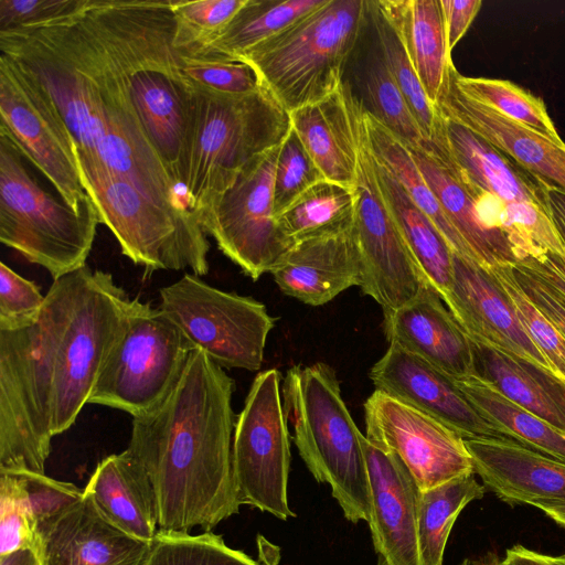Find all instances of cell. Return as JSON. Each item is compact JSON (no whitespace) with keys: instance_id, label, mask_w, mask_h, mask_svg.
I'll return each instance as SVG.
<instances>
[{"instance_id":"obj_1","label":"cell","mask_w":565,"mask_h":565,"mask_svg":"<svg viewBox=\"0 0 565 565\" xmlns=\"http://www.w3.org/2000/svg\"><path fill=\"white\" fill-rule=\"evenodd\" d=\"M131 299L87 265L53 280L39 318L0 330V470L44 473L120 339Z\"/></svg>"},{"instance_id":"obj_2","label":"cell","mask_w":565,"mask_h":565,"mask_svg":"<svg viewBox=\"0 0 565 565\" xmlns=\"http://www.w3.org/2000/svg\"><path fill=\"white\" fill-rule=\"evenodd\" d=\"M0 32L1 54L47 94L74 141L78 171L118 175L153 201L186 209L135 111L124 77L86 15Z\"/></svg>"},{"instance_id":"obj_3","label":"cell","mask_w":565,"mask_h":565,"mask_svg":"<svg viewBox=\"0 0 565 565\" xmlns=\"http://www.w3.org/2000/svg\"><path fill=\"white\" fill-rule=\"evenodd\" d=\"M235 382L194 349L173 387L132 419L128 450L146 470L159 530H211L238 513L232 460Z\"/></svg>"},{"instance_id":"obj_4","label":"cell","mask_w":565,"mask_h":565,"mask_svg":"<svg viewBox=\"0 0 565 565\" xmlns=\"http://www.w3.org/2000/svg\"><path fill=\"white\" fill-rule=\"evenodd\" d=\"M85 12L124 77L146 137L184 194L191 86L173 46L170 0H87Z\"/></svg>"},{"instance_id":"obj_5","label":"cell","mask_w":565,"mask_h":565,"mask_svg":"<svg viewBox=\"0 0 565 565\" xmlns=\"http://www.w3.org/2000/svg\"><path fill=\"white\" fill-rule=\"evenodd\" d=\"M190 86L184 193L186 205L198 220L249 163L282 143L291 120L264 86L241 96Z\"/></svg>"},{"instance_id":"obj_6","label":"cell","mask_w":565,"mask_h":565,"mask_svg":"<svg viewBox=\"0 0 565 565\" xmlns=\"http://www.w3.org/2000/svg\"><path fill=\"white\" fill-rule=\"evenodd\" d=\"M284 409L294 441L313 478L331 488L347 520L371 518L364 435L342 398L334 370L324 363L292 366L284 381Z\"/></svg>"},{"instance_id":"obj_7","label":"cell","mask_w":565,"mask_h":565,"mask_svg":"<svg viewBox=\"0 0 565 565\" xmlns=\"http://www.w3.org/2000/svg\"><path fill=\"white\" fill-rule=\"evenodd\" d=\"M367 8L369 0H327L238 61L256 71L288 113L321 102L344 85Z\"/></svg>"},{"instance_id":"obj_8","label":"cell","mask_w":565,"mask_h":565,"mask_svg":"<svg viewBox=\"0 0 565 565\" xmlns=\"http://www.w3.org/2000/svg\"><path fill=\"white\" fill-rule=\"evenodd\" d=\"M23 158L0 132V241L56 279L86 266L99 216L90 199L76 211L46 192Z\"/></svg>"},{"instance_id":"obj_9","label":"cell","mask_w":565,"mask_h":565,"mask_svg":"<svg viewBox=\"0 0 565 565\" xmlns=\"http://www.w3.org/2000/svg\"><path fill=\"white\" fill-rule=\"evenodd\" d=\"M99 222L117 239L121 253L149 270L209 271L210 244L190 210L164 206L129 181L108 173H79Z\"/></svg>"},{"instance_id":"obj_10","label":"cell","mask_w":565,"mask_h":565,"mask_svg":"<svg viewBox=\"0 0 565 565\" xmlns=\"http://www.w3.org/2000/svg\"><path fill=\"white\" fill-rule=\"evenodd\" d=\"M193 345L160 309L131 299L125 330L109 354L88 404L128 413L154 408L181 375Z\"/></svg>"},{"instance_id":"obj_11","label":"cell","mask_w":565,"mask_h":565,"mask_svg":"<svg viewBox=\"0 0 565 565\" xmlns=\"http://www.w3.org/2000/svg\"><path fill=\"white\" fill-rule=\"evenodd\" d=\"M159 308L179 327L194 349L221 367L257 371L275 324L265 305L228 292L185 273L159 290Z\"/></svg>"},{"instance_id":"obj_12","label":"cell","mask_w":565,"mask_h":565,"mask_svg":"<svg viewBox=\"0 0 565 565\" xmlns=\"http://www.w3.org/2000/svg\"><path fill=\"white\" fill-rule=\"evenodd\" d=\"M232 460L241 504L284 521L296 515L288 502L291 452L276 369L260 372L252 383L236 419Z\"/></svg>"},{"instance_id":"obj_13","label":"cell","mask_w":565,"mask_h":565,"mask_svg":"<svg viewBox=\"0 0 565 565\" xmlns=\"http://www.w3.org/2000/svg\"><path fill=\"white\" fill-rule=\"evenodd\" d=\"M354 233L361 259L362 291L373 298L383 312L401 308L429 284L404 239L382 193L374 156L363 122L358 134V166Z\"/></svg>"},{"instance_id":"obj_14","label":"cell","mask_w":565,"mask_h":565,"mask_svg":"<svg viewBox=\"0 0 565 565\" xmlns=\"http://www.w3.org/2000/svg\"><path fill=\"white\" fill-rule=\"evenodd\" d=\"M279 147L249 163L214 205L198 217L218 249L253 280L270 273L294 245L279 228L274 212Z\"/></svg>"},{"instance_id":"obj_15","label":"cell","mask_w":565,"mask_h":565,"mask_svg":"<svg viewBox=\"0 0 565 565\" xmlns=\"http://www.w3.org/2000/svg\"><path fill=\"white\" fill-rule=\"evenodd\" d=\"M0 132L36 167L70 206L82 210L86 194L71 134L42 87L7 56H0Z\"/></svg>"},{"instance_id":"obj_16","label":"cell","mask_w":565,"mask_h":565,"mask_svg":"<svg viewBox=\"0 0 565 565\" xmlns=\"http://www.w3.org/2000/svg\"><path fill=\"white\" fill-rule=\"evenodd\" d=\"M364 412L365 437L396 455L420 491L475 473L465 439L444 423L377 390Z\"/></svg>"},{"instance_id":"obj_17","label":"cell","mask_w":565,"mask_h":565,"mask_svg":"<svg viewBox=\"0 0 565 565\" xmlns=\"http://www.w3.org/2000/svg\"><path fill=\"white\" fill-rule=\"evenodd\" d=\"M444 302L471 342L516 358L556 379L500 287L477 262L452 254V282Z\"/></svg>"},{"instance_id":"obj_18","label":"cell","mask_w":565,"mask_h":565,"mask_svg":"<svg viewBox=\"0 0 565 565\" xmlns=\"http://www.w3.org/2000/svg\"><path fill=\"white\" fill-rule=\"evenodd\" d=\"M381 391L444 423L463 439L502 438L467 401L452 377L424 359L390 343L370 371Z\"/></svg>"},{"instance_id":"obj_19","label":"cell","mask_w":565,"mask_h":565,"mask_svg":"<svg viewBox=\"0 0 565 565\" xmlns=\"http://www.w3.org/2000/svg\"><path fill=\"white\" fill-rule=\"evenodd\" d=\"M371 489L372 542L380 565H420L419 488L396 455L363 437Z\"/></svg>"},{"instance_id":"obj_20","label":"cell","mask_w":565,"mask_h":565,"mask_svg":"<svg viewBox=\"0 0 565 565\" xmlns=\"http://www.w3.org/2000/svg\"><path fill=\"white\" fill-rule=\"evenodd\" d=\"M435 109L484 138L543 185L565 193L564 141H554L466 96L454 85L449 72Z\"/></svg>"},{"instance_id":"obj_21","label":"cell","mask_w":565,"mask_h":565,"mask_svg":"<svg viewBox=\"0 0 565 565\" xmlns=\"http://www.w3.org/2000/svg\"><path fill=\"white\" fill-rule=\"evenodd\" d=\"M405 146L475 260L484 269L515 264L512 247L497 220L500 202L473 192L428 141Z\"/></svg>"},{"instance_id":"obj_22","label":"cell","mask_w":565,"mask_h":565,"mask_svg":"<svg viewBox=\"0 0 565 565\" xmlns=\"http://www.w3.org/2000/svg\"><path fill=\"white\" fill-rule=\"evenodd\" d=\"M428 143L477 194L502 204L527 201L546 206L545 185L484 138L438 111Z\"/></svg>"},{"instance_id":"obj_23","label":"cell","mask_w":565,"mask_h":565,"mask_svg":"<svg viewBox=\"0 0 565 565\" xmlns=\"http://www.w3.org/2000/svg\"><path fill=\"white\" fill-rule=\"evenodd\" d=\"M39 540L42 565H146L151 551V542L117 527L85 493Z\"/></svg>"},{"instance_id":"obj_24","label":"cell","mask_w":565,"mask_h":565,"mask_svg":"<svg viewBox=\"0 0 565 565\" xmlns=\"http://www.w3.org/2000/svg\"><path fill=\"white\" fill-rule=\"evenodd\" d=\"M384 331L390 343L452 379L477 374L472 342L430 284L401 308L384 312Z\"/></svg>"},{"instance_id":"obj_25","label":"cell","mask_w":565,"mask_h":565,"mask_svg":"<svg viewBox=\"0 0 565 565\" xmlns=\"http://www.w3.org/2000/svg\"><path fill=\"white\" fill-rule=\"evenodd\" d=\"M473 472L509 504L565 500V462L507 438L465 439Z\"/></svg>"},{"instance_id":"obj_26","label":"cell","mask_w":565,"mask_h":565,"mask_svg":"<svg viewBox=\"0 0 565 565\" xmlns=\"http://www.w3.org/2000/svg\"><path fill=\"white\" fill-rule=\"evenodd\" d=\"M280 290L301 302L321 306L361 285L354 225L341 233L295 243L270 270Z\"/></svg>"},{"instance_id":"obj_27","label":"cell","mask_w":565,"mask_h":565,"mask_svg":"<svg viewBox=\"0 0 565 565\" xmlns=\"http://www.w3.org/2000/svg\"><path fill=\"white\" fill-rule=\"evenodd\" d=\"M362 107L343 85L328 98L289 113L292 129L329 181L354 186Z\"/></svg>"},{"instance_id":"obj_28","label":"cell","mask_w":565,"mask_h":565,"mask_svg":"<svg viewBox=\"0 0 565 565\" xmlns=\"http://www.w3.org/2000/svg\"><path fill=\"white\" fill-rule=\"evenodd\" d=\"M84 493L117 527L152 542L159 530L156 493L146 470L128 449L104 458Z\"/></svg>"},{"instance_id":"obj_29","label":"cell","mask_w":565,"mask_h":565,"mask_svg":"<svg viewBox=\"0 0 565 565\" xmlns=\"http://www.w3.org/2000/svg\"><path fill=\"white\" fill-rule=\"evenodd\" d=\"M396 24L423 89L435 107L454 65L440 0H381Z\"/></svg>"},{"instance_id":"obj_30","label":"cell","mask_w":565,"mask_h":565,"mask_svg":"<svg viewBox=\"0 0 565 565\" xmlns=\"http://www.w3.org/2000/svg\"><path fill=\"white\" fill-rule=\"evenodd\" d=\"M477 374L504 396L565 433V385L530 364L473 343Z\"/></svg>"},{"instance_id":"obj_31","label":"cell","mask_w":565,"mask_h":565,"mask_svg":"<svg viewBox=\"0 0 565 565\" xmlns=\"http://www.w3.org/2000/svg\"><path fill=\"white\" fill-rule=\"evenodd\" d=\"M374 160L382 193L409 252L426 280L444 301L452 282L454 250L435 223L413 202L397 180Z\"/></svg>"},{"instance_id":"obj_32","label":"cell","mask_w":565,"mask_h":565,"mask_svg":"<svg viewBox=\"0 0 565 565\" xmlns=\"http://www.w3.org/2000/svg\"><path fill=\"white\" fill-rule=\"evenodd\" d=\"M454 381L477 413L502 438L565 462V433L509 399L479 374Z\"/></svg>"},{"instance_id":"obj_33","label":"cell","mask_w":565,"mask_h":565,"mask_svg":"<svg viewBox=\"0 0 565 565\" xmlns=\"http://www.w3.org/2000/svg\"><path fill=\"white\" fill-rule=\"evenodd\" d=\"M327 0H246L226 28L194 56L212 61H238ZM190 57V56H189Z\"/></svg>"},{"instance_id":"obj_34","label":"cell","mask_w":565,"mask_h":565,"mask_svg":"<svg viewBox=\"0 0 565 565\" xmlns=\"http://www.w3.org/2000/svg\"><path fill=\"white\" fill-rule=\"evenodd\" d=\"M363 122L370 149L376 161L397 180L413 202L435 223L454 253L475 260L471 250L448 220L405 143L364 106Z\"/></svg>"},{"instance_id":"obj_35","label":"cell","mask_w":565,"mask_h":565,"mask_svg":"<svg viewBox=\"0 0 565 565\" xmlns=\"http://www.w3.org/2000/svg\"><path fill=\"white\" fill-rule=\"evenodd\" d=\"M354 188L323 179L286 209L277 223L295 244L350 230L354 225Z\"/></svg>"},{"instance_id":"obj_36","label":"cell","mask_w":565,"mask_h":565,"mask_svg":"<svg viewBox=\"0 0 565 565\" xmlns=\"http://www.w3.org/2000/svg\"><path fill=\"white\" fill-rule=\"evenodd\" d=\"M486 487L475 473L419 492L417 539L420 565H443L451 529L466 505L483 498Z\"/></svg>"},{"instance_id":"obj_37","label":"cell","mask_w":565,"mask_h":565,"mask_svg":"<svg viewBox=\"0 0 565 565\" xmlns=\"http://www.w3.org/2000/svg\"><path fill=\"white\" fill-rule=\"evenodd\" d=\"M367 24L385 66L428 141L435 129L437 111L428 100L401 33L381 0H369Z\"/></svg>"},{"instance_id":"obj_38","label":"cell","mask_w":565,"mask_h":565,"mask_svg":"<svg viewBox=\"0 0 565 565\" xmlns=\"http://www.w3.org/2000/svg\"><path fill=\"white\" fill-rule=\"evenodd\" d=\"M449 77L466 96L554 141H563L544 102L519 85L505 79L463 76L455 65Z\"/></svg>"},{"instance_id":"obj_39","label":"cell","mask_w":565,"mask_h":565,"mask_svg":"<svg viewBox=\"0 0 565 565\" xmlns=\"http://www.w3.org/2000/svg\"><path fill=\"white\" fill-rule=\"evenodd\" d=\"M365 53L360 77L369 105L365 108L404 143L415 146L427 141L403 93L385 66L373 36Z\"/></svg>"},{"instance_id":"obj_40","label":"cell","mask_w":565,"mask_h":565,"mask_svg":"<svg viewBox=\"0 0 565 565\" xmlns=\"http://www.w3.org/2000/svg\"><path fill=\"white\" fill-rule=\"evenodd\" d=\"M146 565H266L239 550L226 545L211 531L191 535L189 532L158 530L151 542Z\"/></svg>"},{"instance_id":"obj_41","label":"cell","mask_w":565,"mask_h":565,"mask_svg":"<svg viewBox=\"0 0 565 565\" xmlns=\"http://www.w3.org/2000/svg\"><path fill=\"white\" fill-rule=\"evenodd\" d=\"M514 309L526 334L550 364L554 376L565 385V338L534 305L519 285L512 265L486 269Z\"/></svg>"},{"instance_id":"obj_42","label":"cell","mask_w":565,"mask_h":565,"mask_svg":"<svg viewBox=\"0 0 565 565\" xmlns=\"http://www.w3.org/2000/svg\"><path fill=\"white\" fill-rule=\"evenodd\" d=\"M497 218L516 262L546 254L565 257V246L545 205L527 201L500 204Z\"/></svg>"},{"instance_id":"obj_43","label":"cell","mask_w":565,"mask_h":565,"mask_svg":"<svg viewBox=\"0 0 565 565\" xmlns=\"http://www.w3.org/2000/svg\"><path fill=\"white\" fill-rule=\"evenodd\" d=\"M246 0L172 1L173 46L184 56H194L232 21Z\"/></svg>"},{"instance_id":"obj_44","label":"cell","mask_w":565,"mask_h":565,"mask_svg":"<svg viewBox=\"0 0 565 565\" xmlns=\"http://www.w3.org/2000/svg\"><path fill=\"white\" fill-rule=\"evenodd\" d=\"M323 179V174L291 127L279 147L276 161L274 177L276 220L302 193Z\"/></svg>"},{"instance_id":"obj_45","label":"cell","mask_w":565,"mask_h":565,"mask_svg":"<svg viewBox=\"0 0 565 565\" xmlns=\"http://www.w3.org/2000/svg\"><path fill=\"white\" fill-rule=\"evenodd\" d=\"M180 72L190 85L220 95H248L263 87L256 71L242 61H212L180 54Z\"/></svg>"},{"instance_id":"obj_46","label":"cell","mask_w":565,"mask_h":565,"mask_svg":"<svg viewBox=\"0 0 565 565\" xmlns=\"http://www.w3.org/2000/svg\"><path fill=\"white\" fill-rule=\"evenodd\" d=\"M23 547L39 553V536L18 478L0 470V555Z\"/></svg>"},{"instance_id":"obj_47","label":"cell","mask_w":565,"mask_h":565,"mask_svg":"<svg viewBox=\"0 0 565 565\" xmlns=\"http://www.w3.org/2000/svg\"><path fill=\"white\" fill-rule=\"evenodd\" d=\"M9 472L18 478L24 491L38 536L84 495V490L75 484L55 480L45 473L26 470Z\"/></svg>"},{"instance_id":"obj_48","label":"cell","mask_w":565,"mask_h":565,"mask_svg":"<svg viewBox=\"0 0 565 565\" xmlns=\"http://www.w3.org/2000/svg\"><path fill=\"white\" fill-rule=\"evenodd\" d=\"M39 286L0 264V330H13L33 323L44 306Z\"/></svg>"},{"instance_id":"obj_49","label":"cell","mask_w":565,"mask_h":565,"mask_svg":"<svg viewBox=\"0 0 565 565\" xmlns=\"http://www.w3.org/2000/svg\"><path fill=\"white\" fill-rule=\"evenodd\" d=\"M85 0H0V32L38 26L66 17Z\"/></svg>"},{"instance_id":"obj_50","label":"cell","mask_w":565,"mask_h":565,"mask_svg":"<svg viewBox=\"0 0 565 565\" xmlns=\"http://www.w3.org/2000/svg\"><path fill=\"white\" fill-rule=\"evenodd\" d=\"M512 269L523 291L565 338V302L523 262L513 264Z\"/></svg>"},{"instance_id":"obj_51","label":"cell","mask_w":565,"mask_h":565,"mask_svg":"<svg viewBox=\"0 0 565 565\" xmlns=\"http://www.w3.org/2000/svg\"><path fill=\"white\" fill-rule=\"evenodd\" d=\"M449 51L465 35L482 4L481 0H440Z\"/></svg>"},{"instance_id":"obj_52","label":"cell","mask_w":565,"mask_h":565,"mask_svg":"<svg viewBox=\"0 0 565 565\" xmlns=\"http://www.w3.org/2000/svg\"><path fill=\"white\" fill-rule=\"evenodd\" d=\"M521 262L565 302V257L546 254L539 258L527 257Z\"/></svg>"},{"instance_id":"obj_53","label":"cell","mask_w":565,"mask_h":565,"mask_svg":"<svg viewBox=\"0 0 565 565\" xmlns=\"http://www.w3.org/2000/svg\"><path fill=\"white\" fill-rule=\"evenodd\" d=\"M545 201L551 220L565 246V193L545 186Z\"/></svg>"},{"instance_id":"obj_54","label":"cell","mask_w":565,"mask_h":565,"mask_svg":"<svg viewBox=\"0 0 565 565\" xmlns=\"http://www.w3.org/2000/svg\"><path fill=\"white\" fill-rule=\"evenodd\" d=\"M505 558L512 565H552L546 554L515 544L505 551Z\"/></svg>"},{"instance_id":"obj_55","label":"cell","mask_w":565,"mask_h":565,"mask_svg":"<svg viewBox=\"0 0 565 565\" xmlns=\"http://www.w3.org/2000/svg\"><path fill=\"white\" fill-rule=\"evenodd\" d=\"M0 565H42V561L38 551L23 547L0 555Z\"/></svg>"},{"instance_id":"obj_56","label":"cell","mask_w":565,"mask_h":565,"mask_svg":"<svg viewBox=\"0 0 565 565\" xmlns=\"http://www.w3.org/2000/svg\"><path fill=\"white\" fill-rule=\"evenodd\" d=\"M532 505L543 511L548 518L565 529V500L537 501Z\"/></svg>"},{"instance_id":"obj_57","label":"cell","mask_w":565,"mask_h":565,"mask_svg":"<svg viewBox=\"0 0 565 565\" xmlns=\"http://www.w3.org/2000/svg\"><path fill=\"white\" fill-rule=\"evenodd\" d=\"M459 565H512L505 557L500 558L498 555H486L478 561L465 559Z\"/></svg>"},{"instance_id":"obj_58","label":"cell","mask_w":565,"mask_h":565,"mask_svg":"<svg viewBox=\"0 0 565 565\" xmlns=\"http://www.w3.org/2000/svg\"><path fill=\"white\" fill-rule=\"evenodd\" d=\"M547 557L552 565H565V553L556 556L547 555Z\"/></svg>"}]
</instances>
